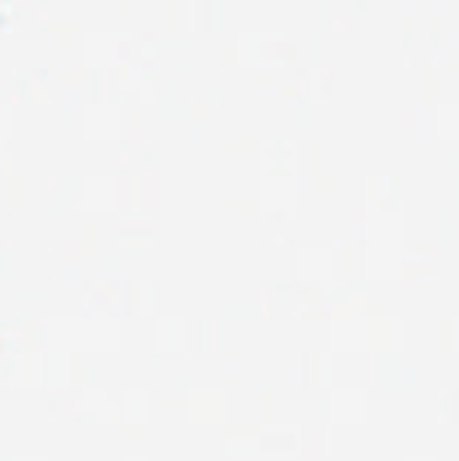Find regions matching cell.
Returning <instances> with one entry per match:
<instances>
[{
  "mask_svg": "<svg viewBox=\"0 0 459 461\" xmlns=\"http://www.w3.org/2000/svg\"><path fill=\"white\" fill-rule=\"evenodd\" d=\"M259 455V439H256V432L243 430V435H238V430L228 432V457H256Z\"/></svg>",
  "mask_w": 459,
  "mask_h": 461,
  "instance_id": "6da1fadb",
  "label": "cell"
},
{
  "mask_svg": "<svg viewBox=\"0 0 459 461\" xmlns=\"http://www.w3.org/2000/svg\"><path fill=\"white\" fill-rule=\"evenodd\" d=\"M122 461H151V459H122Z\"/></svg>",
  "mask_w": 459,
  "mask_h": 461,
  "instance_id": "7a4b0ae2",
  "label": "cell"
}]
</instances>
